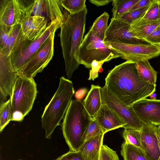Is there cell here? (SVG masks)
<instances>
[{"label":"cell","instance_id":"cb8c5ba5","mask_svg":"<svg viewBox=\"0 0 160 160\" xmlns=\"http://www.w3.org/2000/svg\"><path fill=\"white\" fill-rule=\"evenodd\" d=\"M23 36L20 24L13 26L7 44L3 49H0V52L5 55L10 56L15 46Z\"/></svg>","mask_w":160,"mask_h":160},{"label":"cell","instance_id":"b9f144b4","mask_svg":"<svg viewBox=\"0 0 160 160\" xmlns=\"http://www.w3.org/2000/svg\"><path fill=\"white\" fill-rule=\"evenodd\" d=\"M158 130L159 135L160 136V126H158Z\"/></svg>","mask_w":160,"mask_h":160},{"label":"cell","instance_id":"60d3db41","mask_svg":"<svg viewBox=\"0 0 160 160\" xmlns=\"http://www.w3.org/2000/svg\"><path fill=\"white\" fill-rule=\"evenodd\" d=\"M150 99L152 100H155L156 99L157 94L154 92L152 93L149 96Z\"/></svg>","mask_w":160,"mask_h":160},{"label":"cell","instance_id":"9c48e42d","mask_svg":"<svg viewBox=\"0 0 160 160\" xmlns=\"http://www.w3.org/2000/svg\"><path fill=\"white\" fill-rule=\"evenodd\" d=\"M35 0H0V23L13 26L31 16Z\"/></svg>","mask_w":160,"mask_h":160},{"label":"cell","instance_id":"603a6c76","mask_svg":"<svg viewBox=\"0 0 160 160\" xmlns=\"http://www.w3.org/2000/svg\"><path fill=\"white\" fill-rule=\"evenodd\" d=\"M160 0H153L143 17L130 24L131 27L160 19Z\"/></svg>","mask_w":160,"mask_h":160},{"label":"cell","instance_id":"ba28073f","mask_svg":"<svg viewBox=\"0 0 160 160\" xmlns=\"http://www.w3.org/2000/svg\"><path fill=\"white\" fill-rule=\"evenodd\" d=\"M106 45L127 61L136 62L148 60L160 55V45L147 44L122 43L115 41L104 42Z\"/></svg>","mask_w":160,"mask_h":160},{"label":"cell","instance_id":"2e32d148","mask_svg":"<svg viewBox=\"0 0 160 160\" xmlns=\"http://www.w3.org/2000/svg\"><path fill=\"white\" fill-rule=\"evenodd\" d=\"M17 76L10 55L7 56L0 52V91L7 97L12 96Z\"/></svg>","mask_w":160,"mask_h":160},{"label":"cell","instance_id":"ac0fdd59","mask_svg":"<svg viewBox=\"0 0 160 160\" xmlns=\"http://www.w3.org/2000/svg\"><path fill=\"white\" fill-rule=\"evenodd\" d=\"M93 119L97 121L105 133L120 128H124L126 125L125 123L113 111L103 103Z\"/></svg>","mask_w":160,"mask_h":160},{"label":"cell","instance_id":"4316f807","mask_svg":"<svg viewBox=\"0 0 160 160\" xmlns=\"http://www.w3.org/2000/svg\"><path fill=\"white\" fill-rule=\"evenodd\" d=\"M160 25V19L139 26H131V30L136 37L145 40V38Z\"/></svg>","mask_w":160,"mask_h":160},{"label":"cell","instance_id":"d6a6232c","mask_svg":"<svg viewBox=\"0 0 160 160\" xmlns=\"http://www.w3.org/2000/svg\"><path fill=\"white\" fill-rule=\"evenodd\" d=\"M98 160H119L116 152L106 145H103L100 149Z\"/></svg>","mask_w":160,"mask_h":160},{"label":"cell","instance_id":"484cf974","mask_svg":"<svg viewBox=\"0 0 160 160\" xmlns=\"http://www.w3.org/2000/svg\"><path fill=\"white\" fill-rule=\"evenodd\" d=\"M109 18L108 13L104 12L95 20L90 28L99 38L104 41L108 27Z\"/></svg>","mask_w":160,"mask_h":160},{"label":"cell","instance_id":"83f0119b","mask_svg":"<svg viewBox=\"0 0 160 160\" xmlns=\"http://www.w3.org/2000/svg\"><path fill=\"white\" fill-rule=\"evenodd\" d=\"M124 128L122 135L125 140L124 141L142 150L141 142V131L131 128Z\"/></svg>","mask_w":160,"mask_h":160},{"label":"cell","instance_id":"7bdbcfd3","mask_svg":"<svg viewBox=\"0 0 160 160\" xmlns=\"http://www.w3.org/2000/svg\"><path fill=\"white\" fill-rule=\"evenodd\" d=\"M158 160H160V158H159L158 159Z\"/></svg>","mask_w":160,"mask_h":160},{"label":"cell","instance_id":"1f68e13d","mask_svg":"<svg viewBox=\"0 0 160 160\" xmlns=\"http://www.w3.org/2000/svg\"><path fill=\"white\" fill-rule=\"evenodd\" d=\"M150 5L127 12L122 16L120 18L128 23L131 24L143 17L148 8Z\"/></svg>","mask_w":160,"mask_h":160},{"label":"cell","instance_id":"d6986e66","mask_svg":"<svg viewBox=\"0 0 160 160\" xmlns=\"http://www.w3.org/2000/svg\"><path fill=\"white\" fill-rule=\"evenodd\" d=\"M101 88L98 85H92L90 90L83 101L85 109L93 119L97 115L102 104Z\"/></svg>","mask_w":160,"mask_h":160},{"label":"cell","instance_id":"836d02e7","mask_svg":"<svg viewBox=\"0 0 160 160\" xmlns=\"http://www.w3.org/2000/svg\"><path fill=\"white\" fill-rule=\"evenodd\" d=\"M12 27L0 23V49H3L6 46Z\"/></svg>","mask_w":160,"mask_h":160},{"label":"cell","instance_id":"8992f818","mask_svg":"<svg viewBox=\"0 0 160 160\" xmlns=\"http://www.w3.org/2000/svg\"><path fill=\"white\" fill-rule=\"evenodd\" d=\"M63 24L58 20L49 22L37 39L30 41L23 36L15 45L11 54L13 68L16 72L35 54L52 34L55 32Z\"/></svg>","mask_w":160,"mask_h":160},{"label":"cell","instance_id":"4fadbf2b","mask_svg":"<svg viewBox=\"0 0 160 160\" xmlns=\"http://www.w3.org/2000/svg\"><path fill=\"white\" fill-rule=\"evenodd\" d=\"M69 14L61 0H35L31 15L44 17L50 22L58 20L63 24Z\"/></svg>","mask_w":160,"mask_h":160},{"label":"cell","instance_id":"ab89813d","mask_svg":"<svg viewBox=\"0 0 160 160\" xmlns=\"http://www.w3.org/2000/svg\"><path fill=\"white\" fill-rule=\"evenodd\" d=\"M6 95L0 91V106L7 102V98Z\"/></svg>","mask_w":160,"mask_h":160},{"label":"cell","instance_id":"44dd1931","mask_svg":"<svg viewBox=\"0 0 160 160\" xmlns=\"http://www.w3.org/2000/svg\"><path fill=\"white\" fill-rule=\"evenodd\" d=\"M121 148V154L123 160H150L143 150L125 141Z\"/></svg>","mask_w":160,"mask_h":160},{"label":"cell","instance_id":"3957f363","mask_svg":"<svg viewBox=\"0 0 160 160\" xmlns=\"http://www.w3.org/2000/svg\"><path fill=\"white\" fill-rule=\"evenodd\" d=\"M74 93L73 83L69 79L62 77L58 87L46 106L41 117L42 128L45 130V138L48 140L56 128L60 124Z\"/></svg>","mask_w":160,"mask_h":160},{"label":"cell","instance_id":"5bb4252c","mask_svg":"<svg viewBox=\"0 0 160 160\" xmlns=\"http://www.w3.org/2000/svg\"><path fill=\"white\" fill-rule=\"evenodd\" d=\"M132 107L143 123L160 126V99L144 98L135 103Z\"/></svg>","mask_w":160,"mask_h":160},{"label":"cell","instance_id":"30bf717a","mask_svg":"<svg viewBox=\"0 0 160 160\" xmlns=\"http://www.w3.org/2000/svg\"><path fill=\"white\" fill-rule=\"evenodd\" d=\"M101 96L102 103L106 104L125 123L123 128H131L141 131L143 123L132 106L120 101L105 85L101 88Z\"/></svg>","mask_w":160,"mask_h":160},{"label":"cell","instance_id":"e0dca14e","mask_svg":"<svg viewBox=\"0 0 160 160\" xmlns=\"http://www.w3.org/2000/svg\"><path fill=\"white\" fill-rule=\"evenodd\" d=\"M48 22L44 17L32 15L26 17L20 23L23 36L30 41L36 39L46 29Z\"/></svg>","mask_w":160,"mask_h":160},{"label":"cell","instance_id":"f546056e","mask_svg":"<svg viewBox=\"0 0 160 160\" xmlns=\"http://www.w3.org/2000/svg\"><path fill=\"white\" fill-rule=\"evenodd\" d=\"M61 2L70 14L78 13L86 8V0H61Z\"/></svg>","mask_w":160,"mask_h":160},{"label":"cell","instance_id":"ffe728a7","mask_svg":"<svg viewBox=\"0 0 160 160\" xmlns=\"http://www.w3.org/2000/svg\"><path fill=\"white\" fill-rule=\"evenodd\" d=\"M104 135L97 136L83 143L79 151L85 160H98Z\"/></svg>","mask_w":160,"mask_h":160},{"label":"cell","instance_id":"7402d4cb","mask_svg":"<svg viewBox=\"0 0 160 160\" xmlns=\"http://www.w3.org/2000/svg\"><path fill=\"white\" fill-rule=\"evenodd\" d=\"M136 67L140 77L144 81L156 85L157 72L148 60L140 61L136 62Z\"/></svg>","mask_w":160,"mask_h":160},{"label":"cell","instance_id":"f1b7e54d","mask_svg":"<svg viewBox=\"0 0 160 160\" xmlns=\"http://www.w3.org/2000/svg\"><path fill=\"white\" fill-rule=\"evenodd\" d=\"M12 109L10 98L6 102L0 106V132L11 121Z\"/></svg>","mask_w":160,"mask_h":160},{"label":"cell","instance_id":"52a82bcc","mask_svg":"<svg viewBox=\"0 0 160 160\" xmlns=\"http://www.w3.org/2000/svg\"><path fill=\"white\" fill-rule=\"evenodd\" d=\"M10 97L12 113L21 112L25 117L31 111L37 96V84L33 78L17 75Z\"/></svg>","mask_w":160,"mask_h":160},{"label":"cell","instance_id":"5b68a950","mask_svg":"<svg viewBox=\"0 0 160 160\" xmlns=\"http://www.w3.org/2000/svg\"><path fill=\"white\" fill-rule=\"evenodd\" d=\"M120 57L119 54L106 45L90 29L80 48L79 63L90 68L94 62L102 65L105 62Z\"/></svg>","mask_w":160,"mask_h":160},{"label":"cell","instance_id":"6da1fadb","mask_svg":"<svg viewBox=\"0 0 160 160\" xmlns=\"http://www.w3.org/2000/svg\"><path fill=\"white\" fill-rule=\"evenodd\" d=\"M105 86L118 99L127 106L149 96L156 85L146 82L139 76L136 62L126 61L110 70L105 79Z\"/></svg>","mask_w":160,"mask_h":160},{"label":"cell","instance_id":"d590c367","mask_svg":"<svg viewBox=\"0 0 160 160\" xmlns=\"http://www.w3.org/2000/svg\"><path fill=\"white\" fill-rule=\"evenodd\" d=\"M54 160H85L80 152L69 151Z\"/></svg>","mask_w":160,"mask_h":160},{"label":"cell","instance_id":"e575fe53","mask_svg":"<svg viewBox=\"0 0 160 160\" xmlns=\"http://www.w3.org/2000/svg\"><path fill=\"white\" fill-rule=\"evenodd\" d=\"M145 40L150 44L160 45V25L145 38Z\"/></svg>","mask_w":160,"mask_h":160},{"label":"cell","instance_id":"d4e9b609","mask_svg":"<svg viewBox=\"0 0 160 160\" xmlns=\"http://www.w3.org/2000/svg\"><path fill=\"white\" fill-rule=\"evenodd\" d=\"M139 0H113L112 18L119 19L128 12L131 8Z\"/></svg>","mask_w":160,"mask_h":160},{"label":"cell","instance_id":"9a60e30c","mask_svg":"<svg viewBox=\"0 0 160 160\" xmlns=\"http://www.w3.org/2000/svg\"><path fill=\"white\" fill-rule=\"evenodd\" d=\"M142 150L150 160L160 157V136L157 126L143 123L141 131Z\"/></svg>","mask_w":160,"mask_h":160},{"label":"cell","instance_id":"f35d334b","mask_svg":"<svg viewBox=\"0 0 160 160\" xmlns=\"http://www.w3.org/2000/svg\"><path fill=\"white\" fill-rule=\"evenodd\" d=\"M113 0H89V1L92 4L97 6H100L108 4Z\"/></svg>","mask_w":160,"mask_h":160},{"label":"cell","instance_id":"8fae6325","mask_svg":"<svg viewBox=\"0 0 160 160\" xmlns=\"http://www.w3.org/2000/svg\"><path fill=\"white\" fill-rule=\"evenodd\" d=\"M55 34H52L35 54L16 72L17 75L33 78L47 67L53 55Z\"/></svg>","mask_w":160,"mask_h":160},{"label":"cell","instance_id":"4dcf8cb0","mask_svg":"<svg viewBox=\"0 0 160 160\" xmlns=\"http://www.w3.org/2000/svg\"><path fill=\"white\" fill-rule=\"evenodd\" d=\"M105 134L102 128L96 120L93 119L85 132L82 138L83 143L97 136Z\"/></svg>","mask_w":160,"mask_h":160},{"label":"cell","instance_id":"f6af8a7d","mask_svg":"<svg viewBox=\"0 0 160 160\" xmlns=\"http://www.w3.org/2000/svg\"></svg>","mask_w":160,"mask_h":160},{"label":"cell","instance_id":"8d00e7d4","mask_svg":"<svg viewBox=\"0 0 160 160\" xmlns=\"http://www.w3.org/2000/svg\"><path fill=\"white\" fill-rule=\"evenodd\" d=\"M153 1V0H139L131 8L128 12L148 6Z\"/></svg>","mask_w":160,"mask_h":160},{"label":"cell","instance_id":"7c38bea8","mask_svg":"<svg viewBox=\"0 0 160 160\" xmlns=\"http://www.w3.org/2000/svg\"><path fill=\"white\" fill-rule=\"evenodd\" d=\"M115 41L133 44L149 43L136 37L131 30L130 24L120 18L111 19L104 42Z\"/></svg>","mask_w":160,"mask_h":160},{"label":"cell","instance_id":"277c9868","mask_svg":"<svg viewBox=\"0 0 160 160\" xmlns=\"http://www.w3.org/2000/svg\"><path fill=\"white\" fill-rule=\"evenodd\" d=\"M85 109L83 102L72 99L62 124L63 137L69 151L77 152L83 144L82 138L93 120Z\"/></svg>","mask_w":160,"mask_h":160},{"label":"cell","instance_id":"74e56055","mask_svg":"<svg viewBox=\"0 0 160 160\" xmlns=\"http://www.w3.org/2000/svg\"><path fill=\"white\" fill-rule=\"evenodd\" d=\"M24 117L21 112H15L12 113L11 121L17 122H22Z\"/></svg>","mask_w":160,"mask_h":160},{"label":"cell","instance_id":"7a4b0ae2","mask_svg":"<svg viewBox=\"0 0 160 160\" xmlns=\"http://www.w3.org/2000/svg\"><path fill=\"white\" fill-rule=\"evenodd\" d=\"M87 13L86 8L78 13L69 14L60 27L61 45L68 79L80 65L79 52L84 38Z\"/></svg>","mask_w":160,"mask_h":160},{"label":"cell","instance_id":"ee69618b","mask_svg":"<svg viewBox=\"0 0 160 160\" xmlns=\"http://www.w3.org/2000/svg\"></svg>","mask_w":160,"mask_h":160}]
</instances>
